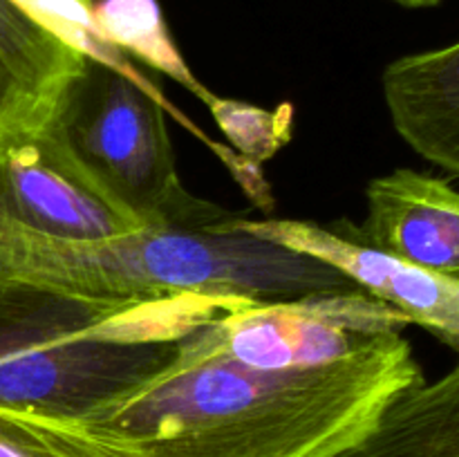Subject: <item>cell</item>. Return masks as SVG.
<instances>
[{
    "label": "cell",
    "instance_id": "1",
    "mask_svg": "<svg viewBox=\"0 0 459 457\" xmlns=\"http://www.w3.org/2000/svg\"><path fill=\"white\" fill-rule=\"evenodd\" d=\"M424 381L402 334L341 361L287 370L182 341L166 370L76 424L124 457H332Z\"/></svg>",
    "mask_w": 459,
    "mask_h": 457
},
{
    "label": "cell",
    "instance_id": "2",
    "mask_svg": "<svg viewBox=\"0 0 459 457\" xmlns=\"http://www.w3.org/2000/svg\"><path fill=\"white\" fill-rule=\"evenodd\" d=\"M231 220L197 231L139 228L108 240H70L0 213V291L39 289L115 303L182 294L272 303L357 287L323 260L251 236Z\"/></svg>",
    "mask_w": 459,
    "mask_h": 457
},
{
    "label": "cell",
    "instance_id": "3",
    "mask_svg": "<svg viewBox=\"0 0 459 457\" xmlns=\"http://www.w3.org/2000/svg\"><path fill=\"white\" fill-rule=\"evenodd\" d=\"M240 305L200 294L115 303L0 291V408L88 419L166 370L188 334Z\"/></svg>",
    "mask_w": 459,
    "mask_h": 457
},
{
    "label": "cell",
    "instance_id": "4",
    "mask_svg": "<svg viewBox=\"0 0 459 457\" xmlns=\"http://www.w3.org/2000/svg\"><path fill=\"white\" fill-rule=\"evenodd\" d=\"M166 112L128 76L85 58L63 85L48 124L94 186L142 228L224 224L231 211L193 195L179 179Z\"/></svg>",
    "mask_w": 459,
    "mask_h": 457
},
{
    "label": "cell",
    "instance_id": "5",
    "mask_svg": "<svg viewBox=\"0 0 459 457\" xmlns=\"http://www.w3.org/2000/svg\"><path fill=\"white\" fill-rule=\"evenodd\" d=\"M411 325L402 312L361 287L314 291L233 307L188 334L204 352L260 370L312 367L354 357Z\"/></svg>",
    "mask_w": 459,
    "mask_h": 457
},
{
    "label": "cell",
    "instance_id": "6",
    "mask_svg": "<svg viewBox=\"0 0 459 457\" xmlns=\"http://www.w3.org/2000/svg\"><path fill=\"white\" fill-rule=\"evenodd\" d=\"M0 213L70 240H108L142 228L94 186L48 121L0 128Z\"/></svg>",
    "mask_w": 459,
    "mask_h": 457
},
{
    "label": "cell",
    "instance_id": "7",
    "mask_svg": "<svg viewBox=\"0 0 459 457\" xmlns=\"http://www.w3.org/2000/svg\"><path fill=\"white\" fill-rule=\"evenodd\" d=\"M231 224L296 254L323 260L459 354V280L455 278L426 272L372 249L359 242L350 228L325 227L309 220H249L245 215H236Z\"/></svg>",
    "mask_w": 459,
    "mask_h": 457
},
{
    "label": "cell",
    "instance_id": "8",
    "mask_svg": "<svg viewBox=\"0 0 459 457\" xmlns=\"http://www.w3.org/2000/svg\"><path fill=\"white\" fill-rule=\"evenodd\" d=\"M354 237L393 258L459 280V191L448 179L394 168L366 188Z\"/></svg>",
    "mask_w": 459,
    "mask_h": 457
},
{
    "label": "cell",
    "instance_id": "9",
    "mask_svg": "<svg viewBox=\"0 0 459 457\" xmlns=\"http://www.w3.org/2000/svg\"><path fill=\"white\" fill-rule=\"evenodd\" d=\"M381 85L399 137L459 179V40L397 58Z\"/></svg>",
    "mask_w": 459,
    "mask_h": 457
},
{
    "label": "cell",
    "instance_id": "10",
    "mask_svg": "<svg viewBox=\"0 0 459 457\" xmlns=\"http://www.w3.org/2000/svg\"><path fill=\"white\" fill-rule=\"evenodd\" d=\"M85 56L0 0V128L45 124Z\"/></svg>",
    "mask_w": 459,
    "mask_h": 457
},
{
    "label": "cell",
    "instance_id": "11",
    "mask_svg": "<svg viewBox=\"0 0 459 457\" xmlns=\"http://www.w3.org/2000/svg\"><path fill=\"white\" fill-rule=\"evenodd\" d=\"M332 457H459V358L439 379L399 394Z\"/></svg>",
    "mask_w": 459,
    "mask_h": 457
},
{
    "label": "cell",
    "instance_id": "12",
    "mask_svg": "<svg viewBox=\"0 0 459 457\" xmlns=\"http://www.w3.org/2000/svg\"><path fill=\"white\" fill-rule=\"evenodd\" d=\"M90 9L103 39L119 52L173 79L204 106L213 101L215 92L193 74L179 52L160 0H92Z\"/></svg>",
    "mask_w": 459,
    "mask_h": 457
},
{
    "label": "cell",
    "instance_id": "13",
    "mask_svg": "<svg viewBox=\"0 0 459 457\" xmlns=\"http://www.w3.org/2000/svg\"><path fill=\"white\" fill-rule=\"evenodd\" d=\"M12 3L16 4L25 16H30L36 25H40L45 31L56 36L63 45H67L70 49L79 52L81 56L112 67V70L121 72V74L128 76L130 81H134L139 88H143L148 94H152L157 101L164 103L170 110V115H173L188 133L195 134V137L200 139L204 146H209L213 152L218 151V142H211L195 124H191V119H188L186 115H182V112L164 97V92H161L148 76H143L142 72L133 65V61H130L124 52H119L115 45H110L103 39L97 22H94L90 4H85L83 0H12Z\"/></svg>",
    "mask_w": 459,
    "mask_h": 457
},
{
    "label": "cell",
    "instance_id": "14",
    "mask_svg": "<svg viewBox=\"0 0 459 457\" xmlns=\"http://www.w3.org/2000/svg\"><path fill=\"white\" fill-rule=\"evenodd\" d=\"M0 457H124L74 421L0 408Z\"/></svg>",
    "mask_w": 459,
    "mask_h": 457
},
{
    "label": "cell",
    "instance_id": "15",
    "mask_svg": "<svg viewBox=\"0 0 459 457\" xmlns=\"http://www.w3.org/2000/svg\"><path fill=\"white\" fill-rule=\"evenodd\" d=\"M206 108L227 137V146L258 166L272 160L291 139L294 110L290 103H282L276 110H267L254 103L215 94Z\"/></svg>",
    "mask_w": 459,
    "mask_h": 457
},
{
    "label": "cell",
    "instance_id": "16",
    "mask_svg": "<svg viewBox=\"0 0 459 457\" xmlns=\"http://www.w3.org/2000/svg\"><path fill=\"white\" fill-rule=\"evenodd\" d=\"M390 3L402 4V7H408V9H429V7H437V4L444 3V0H390Z\"/></svg>",
    "mask_w": 459,
    "mask_h": 457
},
{
    "label": "cell",
    "instance_id": "17",
    "mask_svg": "<svg viewBox=\"0 0 459 457\" xmlns=\"http://www.w3.org/2000/svg\"><path fill=\"white\" fill-rule=\"evenodd\" d=\"M83 3H85V4H92V0H83Z\"/></svg>",
    "mask_w": 459,
    "mask_h": 457
}]
</instances>
